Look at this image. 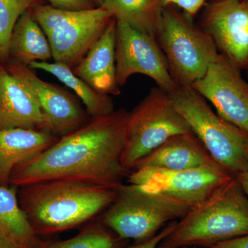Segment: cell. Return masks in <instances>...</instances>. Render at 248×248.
<instances>
[{"mask_svg":"<svg viewBox=\"0 0 248 248\" xmlns=\"http://www.w3.org/2000/svg\"><path fill=\"white\" fill-rule=\"evenodd\" d=\"M128 115V111L120 108L91 118L38 156L19 165L11 174L10 186L63 179L117 189L130 172L121 161Z\"/></svg>","mask_w":248,"mask_h":248,"instance_id":"1","label":"cell"},{"mask_svg":"<svg viewBox=\"0 0 248 248\" xmlns=\"http://www.w3.org/2000/svg\"><path fill=\"white\" fill-rule=\"evenodd\" d=\"M19 187V205L37 234L80 226L105 212L117 196V189L63 179Z\"/></svg>","mask_w":248,"mask_h":248,"instance_id":"2","label":"cell"},{"mask_svg":"<svg viewBox=\"0 0 248 248\" xmlns=\"http://www.w3.org/2000/svg\"><path fill=\"white\" fill-rule=\"evenodd\" d=\"M248 234V201L236 178H233L211 200L180 218L160 246L210 247Z\"/></svg>","mask_w":248,"mask_h":248,"instance_id":"3","label":"cell"},{"mask_svg":"<svg viewBox=\"0 0 248 248\" xmlns=\"http://www.w3.org/2000/svg\"><path fill=\"white\" fill-rule=\"evenodd\" d=\"M173 105L185 119L214 161L232 177L248 169V133L215 113L191 86L171 93Z\"/></svg>","mask_w":248,"mask_h":248,"instance_id":"4","label":"cell"},{"mask_svg":"<svg viewBox=\"0 0 248 248\" xmlns=\"http://www.w3.org/2000/svg\"><path fill=\"white\" fill-rule=\"evenodd\" d=\"M192 19L176 6H165L156 32L170 73L179 87L191 86L201 79L219 54L212 37Z\"/></svg>","mask_w":248,"mask_h":248,"instance_id":"5","label":"cell"},{"mask_svg":"<svg viewBox=\"0 0 248 248\" xmlns=\"http://www.w3.org/2000/svg\"><path fill=\"white\" fill-rule=\"evenodd\" d=\"M190 211L178 201L147 192L134 184H123L117 187L115 200L106 210L102 221L121 239L143 241Z\"/></svg>","mask_w":248,"mask_h":248,"instance_id":"6","label":"cell"},{"mask_svg":"<svg viewBox=\"0 0 248 248\" xmlns=\"http://www.w3.org/2000/svg\"><path fill=\"white\" fill-rule=\"evenodd\" d=\"M193 133L185 119L176 110L170 93L153 87L128 112L122 164L130 171L142 158L170 138Z\"/></svg>","mask_w":248,"mask_h":248,"instance_id":"7","label":"cell"},{"mask_svg":"<svg viewBox=\"0 0 248 248\" xmlns=\"http://www.w3.org/2000/svg\"><path fill=\"white\" fill-rule=\"evenodd\" d=\"M30 11L48 38L54 61L73 69L113 18L102 6L70 11L45 4L34 6Z\"/></svg>","mask_w":248,"mask_h":248,"instance_id":"8","label":"cell"},{"mask_svg":"<svg viewBox=\"0 0 248 248\" xmlns=\"http://www.w3.org/2000/svg\"><path fill=\"white\" fill-rule=\"evenodd\" d=\"M233 178L217 164L184 170L143 168L127 176L128 184L178 201L190 210L211 200Z\"/></svg>","mask_w":248,"mask_h":248,"instance_id":"9","label":"cell"},{"mask_svg":"<svg viewBox=\"0 0 248 248\" xmlns=\"http://www.w3.org/2000/svg\"><path fill=\"white\" fill-rule=\"evenodd\" d=\"M135 74L151 78L158 87L170 94L179 88L170 73L167 62L156 38L137 30L128 23L117 20V84L122 87Z\"/></svg>","mask_w":248,"mask_h":248,"instance_id":"10","label":"cell"},{"mask_svg":"<svg viewBox=\"0 0 248 248\" xmlns=\"http://www.w3.org/2000/svg\"><path fill=\"white\" fill-rule=\"evenodd\" d=\"M191 87L208 99L217 115L248 133V83L221 53Z\"/></svg>","mask_w":248,"mask_h":248,"instance_id":"11","label":"cell"},{"mask_svg":"<svg viewBox=\"0 0 248 248\" xmlns=\"http://www.w3.org/2000/svg\"><path fill=\"white\" fill-rule=\"evenodd\" d=\"M200 27L218 53L240 71L248 68V0H218L205 4Z\"/></svg>","mask_w":248,"mask_h":248,"instance_id":"12","label":"cell"},{"mask_svg":"<svg viewBox=\"0 0 248 248\" xmlns=\"http://www.w3.org/2000/svg\"><path fill=\"white\" fill-rule=\"evenodd\" d=\"M5 66L35 98L54 135L62 138L91 120V117L73 94L57 85L42 80L30 67L13 61Z\"/></svg>","mask_w":248,"mask_h":248,"instance_id":"13","label":"cell"},{"mask_svg":"<svg viewBox=\"0 0 248 248\" xmlns=\"http://www.w3.org/2000/svg\"><path fill=\"white\" fill-rule=\"evenodd\" d=\"M12 128L51 133L35 98L0 62V130Z\"/></svg>","mask_w":248,"mask_h":248,"instance_id":"14","label":"cell"},{"mask_svg":"<svg viewBox=\"0 0 248 248\" xmlns=\"http://www.w3.org/2000/svg\"><path fill=\"white\" fill-rule=\"evenodd\" d=\"M116 32L115 18L74 68L77 76L97 92L108 95L121 94L116 75Z\"/></svg>","mask_w":248,"mask_h":248,"instance_id":"15","label":"cell"},{"mask_svg":"<svg viewBox=\"0 0 248 248\" xmlns=\"http://www.w3.org/2000/svg\"><path fill=\"white\" fill-rule=\"evenodd\" d=\"M213 164L217 163L202 141L195 134L187 133L170 138L142 158L132 170L153 168L184 170Z\"/></svg>","mask_w":248,"mask_h":248,"instance_id":"16","label":"cell"},{"mask_svg":"<svg viewBox=\"0 0 248 248\" xmlns=\"http://www.w3.org/2000/svg\"><path fill=\"white\" fill-rule=\"evenodd\" d=\"M60 138L50 132L31 129L0 130V186L9 187L16 167L38 156Z\"/></svg>","mask_w":248,"mask_h":248,"instance_id":"17","label":"cell"},{"mask_svg":"<svg viewBox=\"0 0 248 248\" xmlns=\"http://www.w3.org/2000/svg\"><path fill=\"white\" fill-rule=\"evenodd\" d=\"M29 66L34 62H49L53 52L46 35L30 11L18 19L10 39L9 59Z\"/></svg>","mask_w":248,"mask_h":248,"instance_id":"18","label":"cell"},{"mask_svg":"<svg viewBox=\"0 0 248 248\" xmlns=\"http://www.w3.org/2000/svg\"><path fill=\"white\" fill-rule=\"evenodd\" d=\"M29 66L32 70H42L50 73L73 90L82 101L86 112L91 118L108 115L115 110L110 95L93 89L86 81L77 76L71 67L55 62H34Z\"/></svg>","mask_w":248,"mask_h":248,"instance_id":"19","label":"cell"},{"mask_svg":"<svg viewBox=\"0 0 248 248\" xmlns=\"http://www.w3.org/2000/svg\"><path fill=\"white\" fill-rule=\"evenodd\" d=\"M102 7L117 20L156 38L161 23L164 0H102Z\"/></svg>","mask_w":248,"mask_h":248,"instance_id":"20","label":"cell"},{"mask_svg":"<svg viewBox=\"0 0 248 248\" xmlns=\"http://www.w3.org/2000/svg\"><path fill=\"white\" fill-rule=\"evenodd\" d=\"M17 190L0 186V229L24 248H41L43 244L19 205Z\"/></svg>","mask_w":248,"mask_h":248,"instance_id":"21","label":"cell"},{"mask_svg":"<svg viewBox=\"0 0 248 248\" xmlns=\"http://www.w3.org/2000/svg\"><path fill=\"white\" fill-rule=\"evenodd\" d=\"M45 0H0V62L9 60L10 39L15 25L24 12L45 4Z\"/></svg>","mask_w":248,"mask_h":248,"instance_id":"22","label":"cell"},{"mask_svg":"<svg viewBox=\"0 0 248 248\" xmlns=\"http://www.w3.org/2000/svg\"><path fill=\"white\" fill-rule=\"evenodd\" d=\"M41 248H118V243L103 227L93 225L72 239L43 244Z\"/></svg>","mask_w":248,"mask_h":248,"instance_id":"23","label":"cell"},{"mask_svg":"<svg viewBox=\"0 0 248 248\" xmlns=\"http://www.w3.org/2000/svg\"><path fill=\"white\" fill-rule=\"evenodd\" d=\"M57 9L81 11L98 7L94 0H45Z\"/></svg>","mask_w":248,"mask_h":248,"instance_id":"24","label":"cell"},{"mask_svg":"<svg viewBox=\"0 0 248 248\" xmlns=\"http://www.w3.org/2000/svg\"><path fill=\"white\" fill-rule=\"evenodd\" d=\"M205 2L206 0H164V7L166 6H176L192 18L203 9L206 4Z\"/></svg>","mask_w":248,"mask_h":248,"instance_id":"25","label":"cell"},{"mask_svg":"<svg viewBox=\"0 0 248 248\" xmlns=\"http://www.w3.org/2000/svg\"><path fill=\"white\" fill-rule=\"evenodd\" d=\"M176 221L170 222L169 224L166 225V227L159 233H156L154 236L149 238V239L145 240L141 244L137 245L131 248H162L160 246L161 243L165 238L173 231L177 224Z\"/></svg>","mask_w":248,"mask_h":248,"instance_id":"26","label":"cell"},{"mask_svg":"<svg viewBox=\"0 0 248 248\" xmlns=\"http://www.w3.org/2000/svg\"><path fill=\"white\" fill-rule=\"evenodd\" d=\"M210 248H248V234L217 243Z\"/></svg>","mask_w":248,"mask_h":248,"instance_id":"27","label":"cell"},{"mask_svg":"<svg viewBox=\"0 0 248 248\" xmlns=\"http://www.w3.org/2000/svg\"><path fill=\"white\" fill-rule=\"evenodd\" d=\"M0 248H26L0 229Z\"/></svg>","mask_w":248,"mask_h":248,"instance_id":"28","label":"cell"},{"mask_svg":"<svg viewBox=\"0 0 248 248\" xmlns=\"http://www.w3.org/2000/svg\"><path fill=\"white\" fill-rule=\"evenodd\" d=\"M235 178L239 183L248 201V169L245 172L241 173Z\"/></svg>","mask_w":248,"mask_h":248,"instance_id":"29","label":"cell"},{"mask_svg":"<svg viewBox=\"0 0 248 248\" xmlns=\"http://www.w3.org/2000/svg\"><path fill=\"white\" fill-rule=\"evenodd\" d=\"M98 6H102V0H94Z\"/></svg>","mask_w":248,"mask_h":248,"instance_id":"30","label":"cell"},{"mask_svg":"<svg viewBox=\"0 0 248 248\" xmlns=\"http://www.w3.org/2000/svg\"><path fill=\"white\" fill-rule=\"evenodd\" d=\"M218 1V0H210V1Z\"/></svg>","mask_w":248,"mask_h":248,"instance_id":"31","label":"cell"},{"mask_svg":"<svg viewBox=\"0 0 248 248\" xmlns=\"http://www.w3.org/2000/svg\"><path fill=\"white\" fill-rule=\"evenodd\" d=\"M188 248V247H184V248Z\"/></svg>","mask_w":248,"mask_h":248,"instance_id":"32","label":"cell"},{"mask_svg":"<svg viewBox=\"0 0 248 248\" xmlns=\"http://www.w3.org/2000/svg\"><path fill=\"white\" fill-rule=\"evenodd\" d=\"M247 71H248V68Z\"/></svg>","mask_w":248,"mask_h":248,"instance_id":"33","label":"cell"}]
</instances>
